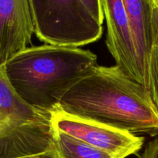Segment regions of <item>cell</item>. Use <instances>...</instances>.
Instances as JSON below:
<instances>
[{"label":"cell","instance_id":"obj_1","mask_svg":"<svg viewBox=\"0 0 158 158\" xmlns=\"http://www.w3.org/2000/svg\"><path fill=\"white\" fill-rule=\"evenodd\" d=\"M56 110L134 134L158 135L151 96L117 65L86 71L64 91Z\"/></svg>","mask_w":158,"mask_h":158},{"label":"cell","instance_id":"obj_2","mask_svg":"<svg viewBox=\"0 0 158 158\" xmlns=\"http://www.w3.org/2000/svg\"><path fill=\"white\" fill-rule=\"evenodd\" d=\"M97 60L88 49L44 44L26 48L4 66L17 94L34 109L51 114L64 91Z\"/></svg>","mask_w":158,"mask_h":158},{"label":"cell","instance_id":"obj_3","mask_svg":"<svg viewBox=\"0 0 158 158\" xmlns=\"http://www.w3.org/2000/svg\"><path fill=\"white\" fill-rule=\"evenodd\" d=\"M56 151L51 114L28 105L0 66V158H20Z\"/></svg>","mask_w":158,"mask_h":158},{"label":"cell","instance_id":"obj_4","mask_svg":"<svg viewBox=\"0 0 158 158\" xmlns=\"http://www.w3.org/2000/svg\"><path fill=\"white\" fill-rule=\"evenodd\" d=\"M34 33L46 44L78 47L100 40L103 26L81 0H29Z\"/></svg>","mask_w":158,"mask_h":158},{"label":"cell","instance_id":"obj_5","mask_svg":"<svg viewBox=\"0 0 158 158\" xmlns=\"http://www.w3.org/2000/svg\"><path fill=\"white\" fill-rule=\"evenodd\" d=\"M51 120L57 131L104 151L112 158H126L137 154L144 143L143 137L60 110L51 114Z\"/></svg>","mask_w":158,"mask_h":158},{"label":"cell","instance_id":"obj_6","mask_svg":"<svg viewBox=\"0 0 158 158\" xmlns=\"http://www.w3.org/2000/svg\"><path fill=\"white\" fill-rule=\"evenodd\" d=\"M107 34L106 44L117 66L142 86L134 41L123 0H101Z\"/></svg>","mask_w":158,"mask_h":158},{"label":"cell","instance_id":"obj_7","mask_svg":"<svg viewBox=\"0 0 158 158\" xmlns=\"http://www.w3.org/2000/svg\"><path fill=\"white\" fill-rule=\"evenodd\" d=\"M33 33L29 0H0V66L28 48Z\"/></svg>","mask_w":158,"mask_h":158},{"label":"cell","instance_id":"obj_8","mask_svg":"<svg viewBox=\"0 0 158 158\" xmlns=\"http://www.w3.org/2000/svg\"><path fill=\"white\" fill-rule=\"evenodd\" d=\"M134 41L142 86L151 95L149 66L153 49L151 0H123Z\"/></svg>","mask_w":158,"mask_h":158},{"label":"cell","instance_id":"obj_9","mask_svg":"<svg viewBox=\"0 0 158 158\" xmlns=\"http://www.w3.org/2000/svg\"><path fill=\"white\" fill-rule=\"evenodd\" d=\"M54 139L59 158H112L104 151L55 128Z\"/></svg>","mask_w":158,"mask_h":158},{"label":"cell","instance_id":"obj_10","mask_svg":"<svg viewBox=\"0 0 158 158\" xmlns=\"http://www.w3.org/2000/svg\"><path fill=\"white\" fill-rule=\"evenodd\" d=\"M151 98L158 112V47L154 46L151 54L149 66Z\"/></svg>","mask_w":158,"mask_h":158},{"label":"cell","instance_id":"obj_11","mask_svg":"<svg viewBox=\"0 0 158 158\" xmlns=\"http://www.w3.org/2000/svg\"><path fill=\"white\" fill-rule=\"evenodd\" d=\"M93 16L96 19L99 23L103 25L104 21L103 8H102L101 0H81Z\"/></svg>","mask_w":158,"mask_h":158},{"label":"cell","instance_id":"obj_12","mask_svg":"<svg viewBox=\"0 0 158 158\" xmlns=\"http://www.w3.org/2000/svg\"><path fill=\"white\" fill-rule=\"evenodd\" d=\"M152 6L153 47H158V1L151 0Z\"/></svg>","mask_w":158,"mask_h":158},{"label":"cell","instance_id":"obj_13","mask_svg":"<svg viewBox=\"0 0 158 158\" xmlns=\"http://www.w3.org/2000/svg\"><path fill=\"white\" fill-rule=\"evenodd\" d=\"M140 158H158V137L148 143Z\"/></svg>","mask_w":158,"mask_h":158},{"label":"cell","instance_id":"obj_14","mask_svg":"<svg viewBox=\"0 0 158 158\" xmlns=\"http://www.w3.org/2000/svg\"><path fill=\"white\" fill-rule=\"evenodd\" d=\"M20 158H59V155L56 151H49V152L44 153V154H38V155L29 156V157H20Z\"/></svg>","mask_w":158,"mask_h":158},{"label":"cell","instance_id":"obj_15","mask_svg":"<svg viewBox=\"0 0 158 158\" xmlns=\"http://www.w3.org/2000/svg\"><path fill=\"white\" fill-rule=\"evenodd\" d=\"M157 1H158V0H157Z\"/></svg>","mask_w":158,"mask_h":158}]
</instances>
